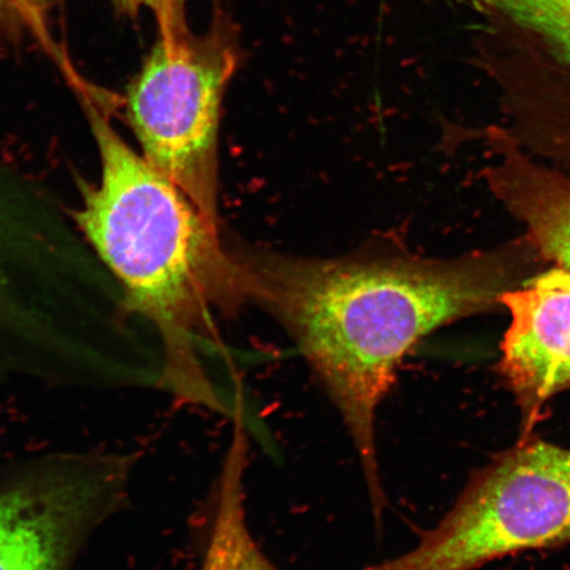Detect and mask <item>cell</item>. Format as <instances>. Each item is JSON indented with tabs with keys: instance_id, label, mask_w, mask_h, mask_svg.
Here are the masks:
<instances>
[{
	"instance_id": "obj_9",
	"label": "cell",
	"mask_w": 570,
	"mask_h": 570,
	"mask_svg": "<svg viewBox=\"0 0 570 570\" xmlns=\"http://www.w3.org/2000/svg\"><path fill=\"white\" fill-rule=\"evenodd\" d=\"M117 3L120 10L128 13L151 11L160 39L175 40L190 31L185 12L187 0H117Z\"/></svg>"
},
{
	"instance_id": "obj_3",
	"label": "cell",
	"mask_w": 570,
	"mask_h": 570,
	"mask_svg": "<svg viewBox=\"0 0 570 570\" xmlns=\"http://www.w3.org/2000/svg\"><path fill=\"white\" fill-rule=\"evenodd\" d=\"M237 24L224 10L206 31L160 39L127 92V119L142 159L218 232V131L240 60Z\"/></svg>"
},
{
	"instance_id": "obj_7",
	"label": "cell",
	"mask_w": 570,
	"mask_h": 570,
	"mask_svg": "<svg viewBox=\"0 0 570 570\" xmlns=\"http://www.w3.org/2000/svg\"><path fill=\"white\" fill-rule=\"evenodd\" d=\"M497 160L488 181L497 196L527 226L547 258L570 274V180L529 158L515 142L497 131Z\"/></svg>"
},
{
	"instance_id": "obj_11",
	"label": "cell",
	"mask_w": 570,
	"mask_h": 570,
	"mask_svg": "<svg viewBox=\"0 0 570 570\" xmlns=\"http://www.w3.org/2000/svg\"><path fill=\"white\" fill-rule=\"evenodd\" d=\"M52 0H0V24L13 30H39Z\"/></svg>"
},
{
	"instance_id": "obj_4",
	"label": "cell",
	"mask_w": 570,
	"mask_h": 570,
	"mask_svg": "<svg viewBox=\"0 0 570 570\" xmlns=\"http://www.w3.org/2000/svg\"><path fill=\"white\" fill-rule=\"evenodd\" d=\"M570 544V449L529 436L476 472L413 550L365 570H475Z\"/></svg>"
},
{
	"instance_id": "obj_2",
	"label": "cell",
	"mask_w": 570,
	"mask_h": 570,
	"mask_svg": "<svg viewBox=\"0 0 570 570\" xmlns=\"http://www.w3.org/2000/svg\"><path fill=\"white\" fill-rule=\"evenodd\" d=\"M87 97L99 178L82 190L75 224L114 276L125 309L151 323L163 344L161 381L178 399L225 411L198 347L213 341V309L246 301L238 256L196 206L127 145Z\"/></svg>"
},
{
	"instance_id": "obj_5",
	"label": "cell",
	"mask_w": 570,
	"mask_h": 570,
	"mask_svg": "<svg viewBox=\"0 0 570 570\" xmlns=\"http://www.w3.org/2000/svg\"><path fill=\"white\" fill-rule=\"evenodd\" d=\"M122 455H55L0 482V570H76L126 494Z\"/></svg>"
},
{
	"instance_id": "obj_6",
	"label": "cell",
	"mask_w": 570,
	"mask_h": 570,
	"mask_svg": "<svg viewBox=\"0 0 570 570\" xmlns=\"http://www.w3.org/2000/svg\"><path fill=\"white\" fill-rule=\"evenodd\" d=\"M499 302L511 315L501 373L529 431L547 402L570 390V274L550 271Z\"/></svg>"
},
{
	"instance_id": "obj_10",
	"label": "cell",
	"mask_w": 570,
	"mask_h": 570,
	"mask_svg": "<svg viewBox=\"0 0 570 570\" xmlns=\"http://www.w3.org/2000/svg\"><path fill=\"white\" fill-rule=\"evenodd\" d=\"M16 219V206H13L10 185L0 166V292L9 276Z\"/></svg>"
},
{
	"instance_id": "obj_1",
	"label": "cell",
	"mask_w": 570,
	"mask_h": 570,
	"mask_svg": "<svg viewBox=\"0 0 570 570\" xmlns=\"http://www.w3.org/2000/svg\"><path fill=\"white\" fill-rule=\"evenodd\" d=\"M238 259L246 297L281 321L338 411L380 527L387 498L377 410L419 340L499 301L504 291L498 275L480 265L403 259Z\"/></svg>"
},
{
	"instance_id": "obj_8",
	"label": "cell",
	"mask_w": 570,
	"mask_h": 570,
	"mask_svg": "<svg viewBox=\"0 0 570 570\" xmlns=\"http://www.w3.org/2000/svg\"><path fill=\"white\" fill-rule=\"evenodd\" d=\"M248 438L240 405L220 472L216 515L202 570H279L269 561L249 531L246 510Z\"/></svg>"
}]
</instances>
